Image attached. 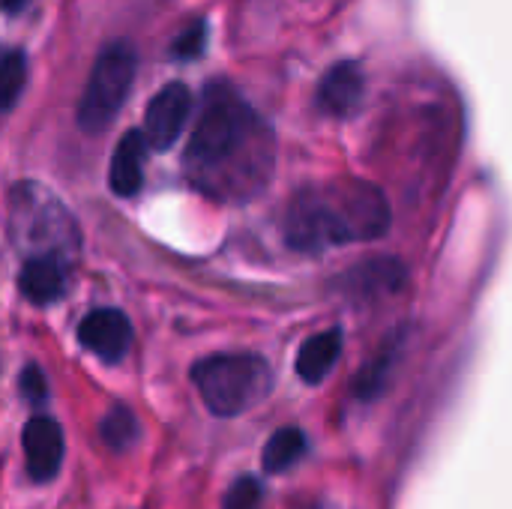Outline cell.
I'll return each instance as SVG.
<instances>
[{
	"label": "cell",
	"instance_id": "cell-1",
	"mask_svg": "<svg viewBox=\"0 0 512 509\" xmlns=\"http://www.w3.org/2000/svg\"><path fill=\"white\" fill-rule=\"evenodd\" d=\"M273 147L270 126L228 84H210L183 162L213 198H252L270 180Z\"/></svg>",
	"mask_w": 512,
	"mask_h": 509
},
{
	"label": "cell",
	"instance_id": "cell-2",
	"mask_svg": "<svg viewBox=\"0 0 512 509\" xmlns=\"http://www.w3.org/2000/svg\"><path fill=\"white\" fill-rule=\"evenodd\" d=\"M393 225L387 195L357 177L303 189L285 216V237L300 252L372 243Z\"/></svg>",
	"mask_w": 512,
	"mask_h": 509
},
{
	"label": "cell",
	"instance_id": "cell-3",
	"mask_svg": "<svg viewBox=\"0 0 512 509\" xmlns=\"http://www.w3.org/2000/svg\"><path fill=\"white\" fill-rule=\"evenodd\" d=\"M192 381L216 417H240L273 390V369L258 354H216L192 366Z\"/></svg>",
	"mask_w": 512,
	"mask_h": 509
},
{
	"label": "cell",
	"instance_id": "cell-4",
	"mask_svg": "<svg viewBox=\"0 0 512 509\" xmlns=\"http://www.w3.org/2000/svg\"><path fill=\"white\" fill-rule=\"evenodd\" d=\"M135 69H138V57L135 48L126 42H114L99 54L78 105V126L84 132H102L114 123L132 90Z\"/></svg>",
	"mask_w": 512,
	"mask_h": 509
},
{
	"label": "cell",
	"instance_id": "cell-5",
	"mask_svg": "<svg viewBox=\"0 0 512 509\" xmlns=\"http://www.w3.org/2000/svg\"><path fill=\"white\" fill-rule=\"evenodd\" d=\"M189 111H192V93L186 84H168L162 87L150 105H147V114H144V138L153 150H168L174 147V141L180 138L186 120H189Z\"/></svg>",
	"mask_w": 512,
	"mask_h": 509
},
{
	"label": "cell",
	"instance_id": "cell-6",
	"mask_svg": "<svg viewBox=\"0 0 512 509\" xmlns=\"http://www.w3.org/2000/svg\"><path fill=\"white\" fill-rule=\"evenodd\" d=\"M78 342L105 363H120L132 345V324L120 309H96L78 324Z\"/></svg>",
	"mask_w": 512,
	"mask_h": 509
},
{
	"label": "cell",
	"instance_id": "cell-7",
	"mask_svg": "<svg viewBox=\"0 0 512 509\" xmlns=\"http://www.w3.org/2000/svg\"><path fill=\"white\" fill-rule=\"evenodd\" d=\"M24 444V459H27V474L36 483H48L57 477L60 462H63V432L51 417H33L24 426L21 435Z\"/></svg>",
	"mask_w": 512,
	"mask_h": 509
},
{
	"label": "cell",
	"instance_id": "cell-8",
	"mask_svg": "<svg viewBox=\"0 0 512 509\" xmlns=\"http://www.w3.org/2000/svg\"><path fill=\"white\" fill-rule=\"evenodd\" d=\"M366 93V72L354 60H342L330 66L318 84V105L330 117H348L360 108Z\"/></svg>",
	"mask_w": 512,
	"mask_h": 509
},
{
	"label": "cell",
	"instance_id": "cell-9",
	"mask_svg": "<svg viewBox=\"0 0 512 509\" xmlns=\"http://www.w3.org/2000/svg\"><path fill=\"white\" fill-rule=\"evenodd\" d=\"M144 147H147V138L138 129L126 132L120 138V144L111 156V171H108V183H111L114 195L132 198L141 189V183H144Z\"/></svg>",
	"mask_w": 512,
	"mask_h": 509
},
{
	"label": "cell",
	"instance_id": "cell-10",
	"mask_svg": "<svg viewBox=\"0 0 512 509\" xmlns=\"http://www.w3.org/2000/svg\"><path fill=\"white\" fill-rule=\"evenodd\" d=\"M18 288L33 306H51L66 294V273L51 255L30 258V261H24Z\"/></svg>",
	"mask_w": 512,
	"mask_h": 509
},
{
	"label": "cell",
	"instance_id": "cell-11",
	"mask_svg": "<svg viewBox=\"0 0 512 509\" xmlns=\"http://www.w3.org/2000/svg\"><path fill=\"white\" fill-rule=\"evenodd\" d=\"M342 357V330H324L303 342L297 354V375L306 384H321Z\"/></svg>",
	"mask_w": 512,
	"mask_h": 509
},
{
	"label": "cell",
	"instance_id": "cell-12",
	"mask_svg": "<svg viewBox=\"0 0 512 509\" xmlns=\"http://www.w3.org/2000/svg\"><path fill=\"white\" fill-rule=\"evenodd\" d=\"M306 447H309V441H306V435L300 429H294V426L279 429L267 441L264 456H261V465H264L267 474H285L288 468H294L306 456Z\"/></svg>",
	"mask_w": 512,
	"mask_h": 509
},
{
	"label": "cell",
	"instance_id": "cell-13",
	"mask_svg": "<svg viewBox=\"0 0 512 509\" xmlns=\"http://www.w3.org/2000/svg\"><path fill=\"white\" fill-rule=\"evenodd\" d=\"M399 351H402V339L396 336V342L384 345V348L378 351V357L369 360V366H366V369L360 372V378H357V396H360V399H375V396L387 387V381H390V375H393V366H396V360H399Z\"/></svg>",
	"mask_w": 512,
	"mask_h": 509
},
{
	"label": "cell",
	"instance_id": "cell-14",
	"mask_svg": "<svg viewBox=\"0 0 512 509\" xmlns=\"http://www.w3.org/2000/svg\"><path fill=\"white\" fill-rule=\"evenodd\" d=\"M99 432H102V441H105L111 450H129V447L138 441V435H141L138 420L132 417V411H129V408H120V405L111 408V411L105 414Z\"/></svg>",
	"mask_w": 512,
	"mask_h": 509
},
{
	"label": "cell",
	"instance_id": "cell-15",
	"mask_svg": "<svg viewBox=\"0 0 512 509\" xmlns=\"http://www.w3.org/2000/svg\"><path fill=\"white\" fill-rule=\"evenodd\" d=\"M27 81V60L21 51H9L0 57V111L12 108L21 87Z\"/></svg>",
	"mask_w": 512,
	"mask_h": 509
},
{
	"label": "cell",
	"instance_id": "cell-16",
	"mask_svg": "<svg viewBox=\"0 0 512 509\" xmlns=\"http://www.w3.org/2000/svg\"><path fill=\"white\" fill-rule=\"evenodd\" d=\"M204 48H207V27H204V21H195V24H189L177 39H174V45H171V57L174 60H198L201 54H204Z\"/></svg>",
	"mask_w": 512,
	"mask_h": 509
},
{
	"label": "cell",
	"instance_id": "cell-17",
	"mask_svg": "<svg viewBox=\"0 0 512 509\" xmlns=\"http://www.w3.org/2000/svg\"><path fill=\"white\" fill-rule=\"evenodd\" d=\"M261 501H264V489L255 477H240L228 495H225V504L222 509H261Z\"/></svg>",
	"mask_w": 512,
	"mask_h": 509
},
{
	"label": "cell",
	"instance_id": "cell-18",
	"mask_svg": "<svg viewBox=\"0 0 512 509\" xmlns=\"http://www.w3.org/2000/svg\"><path fill=\"white\" fill-rule=\"evenodd\" d=\"M21 393L30 405H42L48 399V384H45V375L39 372V366H27L21 372Z\"/></svg>",
	"mask_w": 512,
	"mask_h": 509
},
{
	"label": "cell",
	"instance_id": "cell-19",
	"mask_svg": "<svg viewBox=\"0 0 512 509\" xmlns=\"http://www.w3.org/2000/svg\"><path fill=\"white\" fill-rule=\"evenodd\" d=\"M21 6H27V0H0V12H18Z\"/></svg>",
	"mask_w": 512,
	"mask_h": 509
}]
</instances>
